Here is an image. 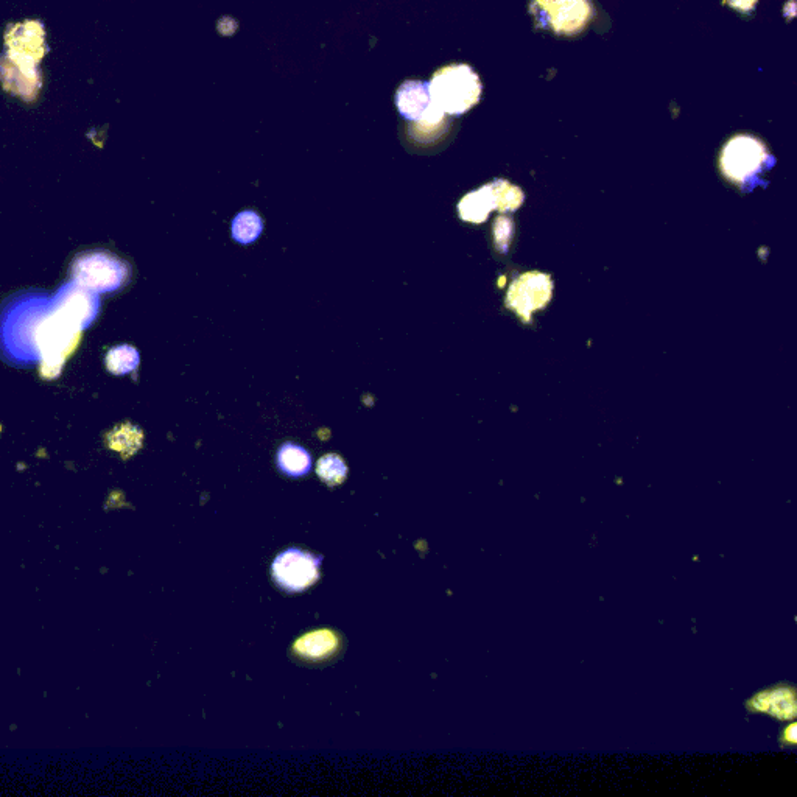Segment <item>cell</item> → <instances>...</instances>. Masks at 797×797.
Returning <instances> with one entry per match:
<instances>
[{
	"label": "cell",
	"mask_w": 797,
	"mask_h": 797,
	"mask_svg": "<svg viewBox=\"0 0 797 797\" xmlns=\"http://www.w3.org/2000/svg\"><path fill=\"white\" fill-rule=\"evenodd\" d=\"M271 569L279 586L290 592H301L320 578V559L298 548H290L274 559Z\"/></svg>",
	"instance_id": "ba28073f"
},
{
	"label": "cell",
	"mask_w": 797,
	"mask_h": 797,
	"mask_svg": "<svg viewBox=\"0 0 797 797\" xmlns=\"http://www.w3.org/2000/svg\"><path fill=\"white\" fill-rule=\"evenodd\" d=\"M72 281L95 293H114L130 281L131 268L114 254L91 251L72 262Z\"/></svg>",
	"instance_id": "3957f363"
},
{
	"label": "cell",
	"mask_w": 797,
	"mask_h": 797,
	"mask_svg": "<svg viewBox=\"0 0 797 797\" xmlns=\"http://www.w3.org/2000/svg\"><path fill=\"white\" fill-rule=\"evenodd\" d=\"M50 304L53 312L80 332L91 327L100 312L99 293L74 281L61 285Z\"/></svg>",
	"instance_id": "8992f818"
},
{
	"label": "cell",
	"mask_w": 797,
	"mask_h": 797,
	"mask_svg": "<svg viewBox=\"0 0 797 797\" xmlns=\"http://www.w3.org/2000/svg\"><path fill=\"white\" fill-rule=\"evenodd\" d=\"M396 105L402 117L415 122L419 139L429 141L443 131L446 114L435 105L429 85L422 81H405L397 91Z\"/></svg>",
	"instance_id": "277c9868"
},
{
	"label": "cell",
	"mask_w": 797,
	"mask_h": 797,
	"mask_svg": "<svg viewBox=\"0 0 797 797\" xmlns=\"http://www.w3.org/2000/svg\"><path fill=\"white\" fill-rule=\"evenodd\" d=\"M534 7L558 35L580 33L592 16L586 0H533Z\"/></svg>",
	"instance_id": "30bf717a"
},
{
	"label": "cell",
	"mask_w": 797,
	"mask_h": 797,
	"mask_svg": "<svg viewBox=\"0 0 797 797\" xmlns=\"http://www.w3.org/2000/svg\"><path fill=\"white\" fill-rule=\"evenodd\" d=\"M139 362H141L139 352L133 346L128 345L116 346L108 352V357H106L109 373L116 374V376L131 373L139 366Z\"/></svg>",
	"instance_id": "2e32d148"
},
{
	"label": "cell",
	"mask_w": 797,
	"mask_h": 797,
	"mask_svg": "<svg viewBox=\"0 0 797 797\" xmlns=\"http://www.w3.org/2000/svg\"><path fill=\"white\" fill-rule=\"evenodd\" d=\"M552 279L547 274L530 273L520 276L510 287L506 296V304L510 309L516 310L517 315L524 321H530L534 310L544 309L547 302L552 299Z\"/></svg>",
	"instance_id": "9c48e42d"
},
{
	"label": "cell",
	"mask_w": 797,
	"mask_h": 797,
	"mask_svg": "<svg viewBox=\"0 0 797 797\" xmlns=\"http://www.w3.org/2000/svg\"><path fill=\"white\" fill-rule=\"evenodd\" d=\"M768 159L765 145L752 136L732 137L721 151V172L727 180L734 183H745L755 173L760 172Z\"/></svg>",
	"instance_id": "52a82bcc"
},
{
	"label": "cell",
	"mask_w": 797,
	"mask_h": 797,
	"mask_svg": "<svg viewBox=\"0 0 797 797\" xmlns=\"http://www.w3.org/2000/svg\"><path fill=\"white\" fill-rule=\"evenodd\" d=\"M278 466L290 477H302L312 469V457L304 447L295 443H287L279 449Z\"/></svg>",
	"instance_id": "5bb4252c"
},
{
	"label": "cell",
	"mask_w": 797,
	"mask_h": 797,
	"mask_svg": "<svg viewBox=\"0 0 797 797\" xmlns=\"http://www.w3.org/2000/svg\"><path fill=\"white\" fill-rule=\"evenodd\" d=\"M430 97L444 114L461 116L480 102L482 83L467 64H450L435 72Z\"/></svg>",
	"instance_id": "7a4b0ae2"
},
{
	"label": "cell",
	"mask_w": 797,
	"mask_h": 797,
	"mask_svg": "<svg viewBox=\"0 0 797 797\" xmlns=\"http://www.w3.org/2000/svg\"><path fill=\"white\" fill-rule=\"evenodd\" d=\"M746 707L751 712L766 713L769 717L777 718V720L793 721L797 710L794 687L780 685V687H773V689L757 693L749 699Z\"/></svg>",
	"instance_id": "8fae6325"
},
{
	"label": "cell",
	"mask_w": 797,
	"mask_h": 797,
	"mask_svg": "<svg viewBox=\"0 0 797 797\" xmlns=\"http://www.w3.org/2000/svg\"><path fill=\"white\" fill-rule=\"evenodd\" d=\"M337 648V636L331 631L310 632L295 643L296 653L306 659H324L334 654Z\"/></svg>",
	"instance_id": "4fadbf2b"
},
{
	"label": "cell",
	"mask_w": 797,
	"mask_h": 797,
	"mask_svg": "<svg viewBox=\"0 0 797 797\" xmlns=\"http://www.w3.org/2000/svg\"><path fill=\"white\" fill-rule=\"evenodd\" d=\"M8 46L11 47V55L16 60H25V63L35 66V61L43 57L41 53L46 52L41 24L27 22L19 25L13 30V35L8 36Z\"/></svg>",
	"instance_id": "7c38bea8"
},
{
	"label": "cell",
	"mask_w": 797,
	"mask_h": 797,
	"mask_svg": "<svg viewBox=\"0 0 797 797\" xmlns=\"http://www.w3.org/2000/svg\"><path fill=\"white\" fill-rule=\"evenodd\" d=\"M52 304L47 292H25L0 307V357L18 368L39 365V338Z\"/></svg>",
	"instance_id": "6da1fadb"
},
{
	"label": "cell",
	"mask_w": 797,
	"mask_h": 797,
	"mask_svg": "<svg viewBox=\"0 0 797 797\" xmlns=\"http://www.w3.org/2000/svg\"><path fill=\"white\" fill-rule=\"evenodd\" d=\"M316 472L320 475L321 480L326 482L327 485L337 486L345 482L346 475H348V467L345 461L341 460L338 455H324L318 461Z\"/></svg>",
	"instance_id": "e0dca14e"
},
{
	"label": "cell",
	"mask_w": 797,
	"mask_h": 797,
	"mask_svg": "<svg viewBox=\"0 0 797 797\" xmlns=\"http://www.w3.org/2000/svg\"><path fill=\"white\" fill-rule=\"evenodd\" d=\"M264 231V222L257 212L243 211L237 214L231 225L232 239L242 245H250L259 239Z\"/></svg>",
	"instance_id": "9a60e30c"
},
{
	"label": "cell",
	"mask_w": 797,
	"mask_h": 797,
	"mask_svg": "<svg viewBox=\"0 0 797 797\" xmlns=\"http://www.w3.org/2000/svg\"><path fill=\"white\" fill-rule=\"evenodd\" d=\"M796 723H790L782 734V745L796 746Z\"/></svg>",
	"instance_id": "ac0fdd59"
},
{
	"label": "cell",
	"mask_w": 797,
	"mask_h": 797,
	"mask_svg": "<svg viewBox=\"0 0 797 797\" xmlns=\"http://www.w3.org/2000/svg\"><path fill=\"white\" fill-rule=\"evenodd\" d=\"M522 203V190L508 181L500 180L466 195L461 200L458 211L466 222L483 223L492 211H514Z\"/></svg>",
	"instance_id": "5b68a950"
}]
</instances>
